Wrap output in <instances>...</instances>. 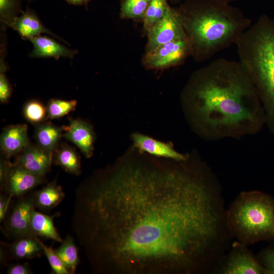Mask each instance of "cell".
<instances>
[{"mask_svg":"<svg viewBox=\"0 0 274 274\" xmlns=\"http://www.w3.org/2000/svg\"><path fill=\"white\" fill-rule=\"evenodd\" d=\"M152 0H121L120 17L122 18L143 21Z\"/></svg>","mask_w":274,"mask_h":274,"instance_id":"23","label":"cell"},{"mask_svg":"<svg viewBox=\"0 0 274 274\" xmlns=\"http://www.w3.org/2000/svg\"><path fill=\"white\" fill-rule=\"evenodd\" d=\"M29 144L28 127L25 124L8 126L1 133V149L8 159L21 153Z\"/></svg>","mask_w":274,"mask_h":274,"instance_id":"15","label":"cell"},{"mask_svg":"<svg viewBox=\"0 0 274 274\" xmlns=\"http://www.w3.org/2000/svg\"><path fill=\"white\" fill-rule=\"evenodd\" d=\"M8 274H32L33 271L27 263H16L9 265L6 271Z\"/></svg>","mask_w":274,"mask_h":274,"instance_id":"31","label":"cell"},{"mask_svg":"<svg viewBox=\"0 0 274 274\" xmlns=\"http://www.w3.org/2000/svg\"><path fill=\"white\" fill-rule=\"evenodd\" d=\"M264 267L268 274H274V248L264 251L261 256Z\"/></svg>","mask_w":274,"mask_h":274,"instance_id":"30","label":"cell"},{"mask_svg":"<svg viewBox=\"0 0 274 274\" xmlns=\"http://www.w3.org/2000/svg\"><path fill=\"white\" fill-rule=\"evenodd\" d=\"M76 100H65L51 99L48 102L47 110L48 118L57 119L63 117L76 109Z\"/></svg>","mask_w":274,"mask_h":274,"instance_id":"25","label":"cell"},{"mask_svg":"<svg viewBox=\"0 0 274 274\" xmlns=\"http://www.w3.org/2000/svg\"><path fill=\"white\" fill-rule=\"evenodd\" d=\"M191 55L188 38L167 43L146 52L144 63L149 68H165L182 64Z\"/></svg>","mask_w":274,"mask_h":274,"instance_id":"6","label":"cell"},{"mask_svg":"<svg viewBox=\"0 0 274 274\" xmlns=\"http://www.w3.org/2000/svg\"><path fill=\"white\" fill-rule=\"evenodd\" d=\"M53 155L39 145L29 144L16 158L14 163L44 177L49 172Z\"/></svg>","mask_w":274,"mask_h":274,"instance_id":"12","label":"cell"},{"mask_svg":"<svg viewBox=\"0 0 274 274\" xmlns=\"http://www.w3.org/2000/svg\"><path fill=\"white\" fill-rule=\"evenodd\" d=\"M70 5L74 6L86 5L91 0H65Z\"/></svg>","mask_w":274,"mask_h":274,"instance_id":"33","label":"cell"},{"mask_svg":"<svg viewBox=\"0 0 274 274\" xmlns=\"http://www.w3.org/2000/svg\"><path fill=\"white\" fill-rule=\"evenodd\" d=\"M173 2L176 3L179 0H171Z\"/></svg>","mask_w":274,"mask_h":274,"instance_id":"35","label":"cell"},{"mask_svg":"<svg viewBox=\"0 0 274 274\" xmlns=\"http://www.w3.org/2000/svg\"><path fill=\"white\" fill-rule=\"evenodd\" d=\"M60 246L55 250L66 268L70 274L75 272L80 261L78 248L74 238L67 235L63 240Z\"/></svg>","mask_w":274,"mask_h":274,"instance_id":"22","label":"cell"},{"mask_svg":"<svg viewBox=\"0 0 274 274\" xmlns=\"http://www.w3.org/2000/svg\"><path fill=\"white\" fill-rule=\"evenodd\" d=\"M35 208V194L19 199L5 223L4 232L6 234L14 239L32 235L30 222L32 212Z\"/></svg>","mask_w":274,"mask_h":274,"instance_id":"8","label":"cell"},{"mask_svg":"<svg viewBox=\"0 0 274 274\" xmlns=\"http://www.w3.org/2000/svg\"><path fill=\"white\" fill-rule=\"evenodd\" d=\"M216 186L194 153L123 158L78 187L72 229L96 273L198 272L222 228Z\"/></svg>","mask_w":274,"mask_h":274,"instance_id":"1","label":"cell"},{"mask_svg":"<svg viewBox=\"0 0 274 274\" xmlns=\"http://www.w3.org/2000/svg\"><path fill=\"white\" fill-rule=\"evenodd\" d=\"M217 2L224 3V4H229L230 2L237 1V0H213Z\"/></svg>","mask_w":274,"mask_h":274,"instance_id":"34","label":"cell"},{"mask_svg":"<svg viewBox=\"0 0 274 274\" xmlns=\"http://www.w3.org/2000/svg\"><path fill=\"white\" fill-rule=\"evenodd\" d=\"M44 177L36 175L25 168L10 163L4 182L1 186L7 194L21 196L43 182Z\"/></svg>","mask_w":274,"mask_h":274,"instance_id":"9","label":"cell"},{"mask_svg":"<svg viewBox=\"0 0 274 274\" xmlns=\"http://www.w3.org/2000/svg\"><path fill=\"white\" fill-rule=\"evenodd\" d=\"M27 1L28 2H32V1H35V0H27Z\"/></svg>","mask_w":274,"mask_h":274,"instance_id":"36","label":"cell"},{"mask_svg":"<svg viewBox=\"0 0 274 274\" xmlns=\"http://www.w3.org/2000/svg\"><path fill=\"white\" fill-rule=\"evenodd\" d=\"M12 196L7 194L0 196V222L3 221L6 217L8 212Z\"/></svg>","mask_w":274,"mask_h":274,"instance_id":"32","label":"cell"},{"mask_svg":"<svg viewBox=\"0 0 274 274\" xmlns=\"http://www.w3.org/2000/svg\"><path fill=\"white\" fill-rule=\"evenodd\" d=\"M147 33L146 52L167 43L187 38L178 9L170 7L163 18Z\"/></svg>","mask_w":274,"mask_h":274,"instance_id":"7","label":"cell"},{"mask_svg":"<svg viewBox=\"0 0 274 274\" xmlns=\"http://www.w3.org/2000/svg\"><path fill=\"white\" fill-rule=\"evenodd\" d=\"M132 138L135 147L140 152L176 161L185 160L188 156V154L177 151L170 143H165L141 133H134Z\"/></svg>","mask_w":274,"mask_h":274,"instance_id":"14","label":"cell"},{"mask_svg":"<svg viewBox=\"0 0 274 274\" xmlns=\"http://www.w3.org/2000/svg\"><path fill=\"white\" fill-rule=\"evenodd\" d=\"M221 271L225 274H268L251 253L243 248L231 253Z\"/></svg>","mask_w":274,"mask_h":274,"instance_id":"16","label":"cell"},{"mask_svg":"<svg viewBox=\"0 0 274 274\" xmlns=\"http://www.w3.org/2000/svg\"><path fill=\"white\" fill-rule=\"evenodd\" d=\"M226 225L243 244L274 239V199L259 191L242 193L227 213Z\"/></svg>","mask_w":274,"mask_h":274,"instance_id":"5","label":"cell"},{"mask_svg":"<svg viewBox=\"0 0 274 274\" xmlns=\"http://www.w3.org/2000/svg\"><path fill=\"white\" fill-rule=\"evenodd\" d=\"M33 48L29 54L32 58L53 57L58 59L61 57L74 58L77 50L71 49L58 43L52 38L39 36L30 40Z\"/></svg>","mask_w":274,"mask_h":274,"instance_id":"17","label":"cell"},{"mask_svg":"<svg viewBox=\"0 0 274 274\" xmlns=\"http://www.w3.org/2000/svg\"><path fill=\"white\" fill-rule=\"evenodd\" d=\"M59 215V213L49 216L33 210L30 222L31 234L61 243L63 239L57 231L53 222L54 218Z\"/></svg>","mask_w":274,"mask_h":274,"instance_id":"18","label":"cell"},{"mask_svg":"<svg viewBox=\"0 0 274 274\" xmlns=\"http://www.w3.org/2000/svg\"><path fill=\"white\" fill-rule=\"evenodd\" d=\"M21 0H0V20L3 28L7 24L23 12L21 9Z\"/></svg>","mask_w":274,"mask_h":274,"instance_id":"27","label":"cell"},{"mask_svg":"<svg viewBox=\"0 0 274 274\" xmlns=\"http://www.w3.org/2000/svg\"><path fill=\"white\" fill-rule=\"evenodd\" d=\"M62 128L63 136L74 144L86 158L92 156L95 136L90 123L80 119L70 118L68 125Z\"/></svg>","mask_w":274,"mask_h":274,"instance_id":"11","label":"cell"},{"mask_svg":"<svg viewBox=\"0 0 274 274\" xmlns=\"http://www.w3.org/2000/svg\"><path fill=\"white\" fill-rule=\"evenodd\" d=\"M169 7L167 0L151 1L143 21L146 32L163 18Z\"/></svg>","mask_w":274,"mask_h":274,"instance_id":"24","label":"cell"},{"mask_svg":"<svg viewBox=\"0 0 274 274\" xmlns=\"http://www.w3.org/2000/svg\"><path fill=\"white\" fill-rule=\"evenodd\" d=\"M43 253L46 256L51 268V273L54 274H70L66 268L62 261L51 247H49L43 243L39 238Z\"/></svg>","mask_w":274,"mask_h":274,"instance_id":"28","label":"cell"},{"mask_svg":"<svg viewBox=\"0 0 274 274\" xmlns=\"http://www.w3.org/2000/svg\"><path fill=\"white\" fill-rule=\"evenodd\" d=\"M194 131L205 140H239L265 125L255 85L239 61L220 58L195 72L182 96Z\"/></svg>","mask_w":274,"mask_h":274,"instance_id":"2","label":"cell"},{"mask_svg":"<svg viewBox=\"0 0 274 274\" xmlns=\"http://www.w3.org/2000/svg\"><path fill=\"white\" fill-rule=\"evenodd\" d=\"M7 27L16 30L23 40L30 41L42 33H47L70 45L45 27L35 11L31 9H27L20 15L10 20L7 24Z\"/></svg>","mask_w":274,"mask_h":274,"instance_id":"13","label":"cell"},{"mask_svg":"<svg viewBox=\"0 0 274 274\" xmlns=\"http://www.w3.org/2000/svg\"><path fill=\"white\" fill-rule=\"evenodd\" d=\"M2 245L1 261L3 264L9 259L20 260L39 257L43 253L39 237L33 235L18 237L12 243H3Z\"/></svg>","mask_w":274,"mask_h":274,"instance_id":"10","label":"cell"},{"mask_svg":"<svg viewBox=\"0 0 274 274\" xmlns=\"http://www.w3.org/2000/svg\"><path fill=\"white\" fill-rule=\"evenodd\" d=\"M12 93V86L5 73L0 72V101L2 104L8 102Z\"/></svg>","mask_w":274,"mask_h":274,"instance_id":"29","label":"cell"},{"mask_svg":"<svg viewBox=\"0 0 274 274\" xmlns=\"http://www.w3.org/2000/svg\"><path fill=\"white\" fill-rule=\"evenodd\" d=\"M178 10L191 55L198 61L235 44L252 24L239 8L213 0H188Z\"/></svg>","mask_w":274,"mask_h":274,"instance_id":"3","label":"cell"},{"mask_svg":"<svg viewBox=\"0 0 274 274\" xmlns=\"http://www.w3.org/2000/svg\"><path fill=\"white\" fill-rule=\"evenodd\" d=\"M63 128L50 122L40 123L35 125V136L38 145L54 155L63 135Z\"/></svg>","mask_w":274,"mask_h":274,"instance_id":"19","label":"cell"},{"mask_svg":"<svg viewBox=\"0 0 274 274\" xmlns=\"http://www.w3.org/2000/svg\"><path fill=\"white\" fill-rule=\"evenodd\" d=\"M239 61L251 78L274 135V19L261 16L235 44Z\"/></svg>","mask_w":274,"mask_h":274,"instance_id":"4","label":"cell"},{"mask_svg":"<svg viewBox=\"0 0 274 274\" xmlns=\"http://www.w3.org/2000/svg\"><path fill=\"white\" fill-rule=\"evenodd\" d=\"M23 112L25 119L35 124L42 123L48 118L47 107L36 100L28 101L24 106Z\"/></svg>","mask_w":274,"mask_h":274,"instance_id":"26","label":"cell"},{"mask_svg":"<svg viewBox=\"0 0 274 274\" xmlns=\"http://www.w3.org/2000/svg\"><path fill=\"white\" fill-rule=\"evenodd\" d=\"M62 187L54 181L35 193L36 207L48 212L57 207L64 198Z\"/></svg>","mask_w":274,"mask_h":274,"instance_id":"20","label":"cell"},{"mask_svg":"<svg viewBox=\"0 0 274 274\" xmlns=\"http://www.w3.org/2000/svg\"><path fill=\"white\" fill-rule=\"evenodd\" d=\"M53 156L54 163L60 166L66 172L75 176H79L81 173L80 157L72 147L61 143Z\"/></svg>","mask_w":274,"mask_h":274,"instance_id":"21","label":"cell"}]
</instances>
